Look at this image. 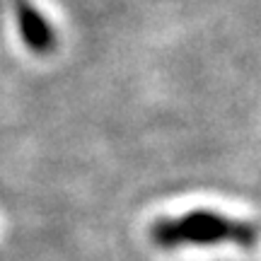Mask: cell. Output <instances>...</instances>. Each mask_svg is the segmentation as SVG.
Here are the masks:
<instances>
[{"label": "cell", "mask_w": 261, "mask_h": 261, "mask_svg": "<svg viewBox=\"0 0 261 261\" xmlns=\"http://www.w3.org/2000/svg\"><path fill=\"white\" fill-rule=\"evenodd\" d=\"M15 10H17V27L22 41L34 54H48L56 44V37L48 27V22L39 15L29 0H15Z\"/></svg>", "instance_id": "obj_2"}, {"label": "cell", "mask_w": 261, "mask_h": 261, "mask_svg": "<svg viewBox=\"0 0 261 261\" xmlns=\"http://www.w3.org/2000/svg\"><path fill=\"white\" fill-rule=\"evenodd\" d=\"M152 242L162 249H177L181 244H218L234 242L240 247H254L256 227L247 220H232L211 211H191L181 218L158 220L150 230Z\"/></svg>", "instance_id": "obj_1"}]
</instances>
